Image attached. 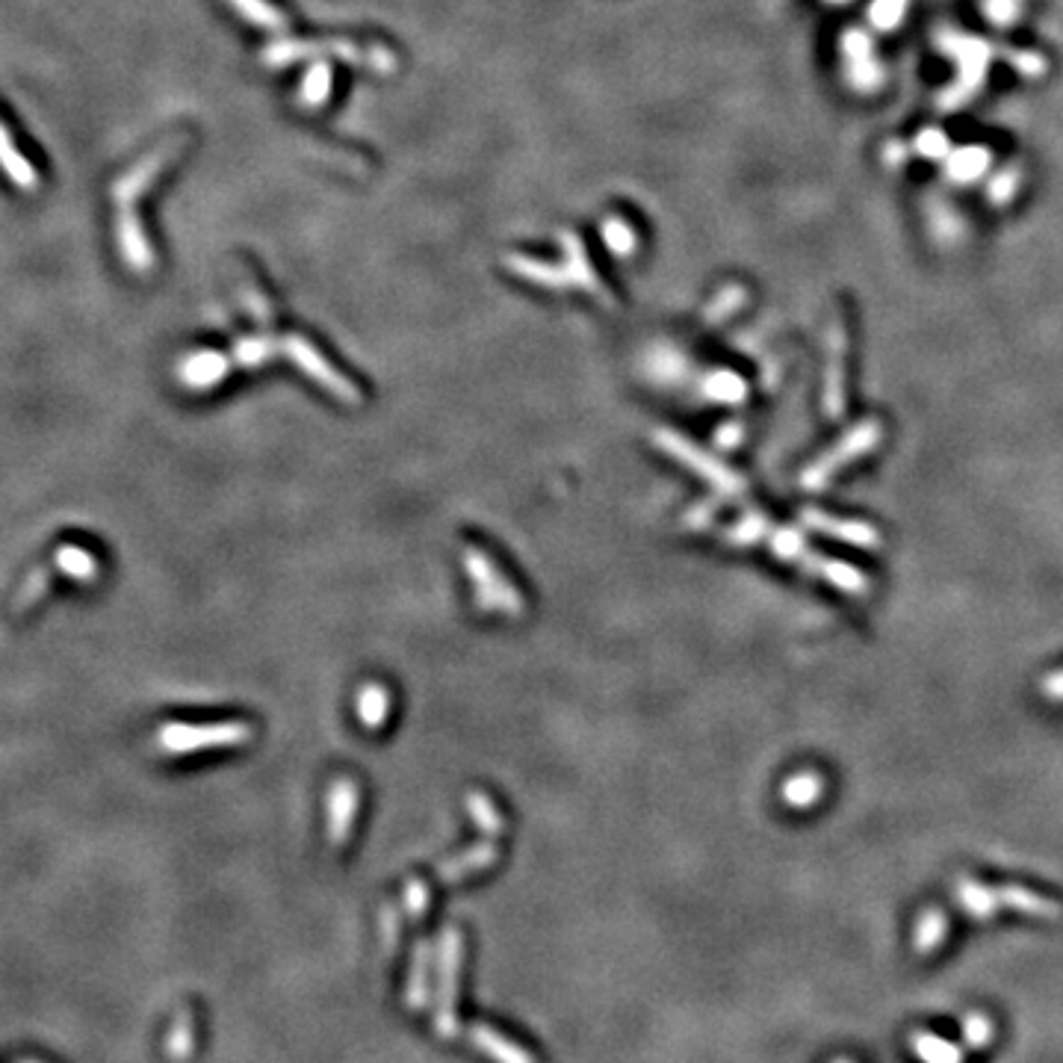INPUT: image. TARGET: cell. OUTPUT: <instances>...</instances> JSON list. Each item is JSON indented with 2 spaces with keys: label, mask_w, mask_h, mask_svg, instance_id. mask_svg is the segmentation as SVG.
I'll use <instances>...</instances> for the list:
<instances>
[{
  "label": "cell",
  "mask_w": 1063,
  "mask_h": 1063,
  "mask_svg": "<svg viewBox=\"0 0 1063 1063\" xmlns=\"http://www.w3.org/2000/svg\"><path fill=\"white\" fill-rule=\"evenodd\" d=\"M464 570L467 576L476 582V603L488 612H505L508 618H520L526 612V600L523 594L502 576V570L491 562V556L479 547H467L464 556Z\"/></svg>",
  "instance_id": "6da1fadb"
},
{
  "label": "cell",
  "mask_w": 1063,
  "mask_h": 1063,
  "mask_svg": "<svg viewBox=\"0 0 1063 1063\" xmlns=\"http://www.w3.org/2000/svg\"><path fill=\"white\" fill-rule=\"evenodd\" d=\"M0 172H3L15 187L24 189V192H36V189H39V172H36V166L15 148V139H12V133L3 127V122H0Z\"/></svg>",
  "instance_id": "ba28073f"
},
{
  "label": "cell",
  "mask_w": 1063,
  "mask_h": 1063,
  "mask_svg": "<svg viewBox=\"0 0 1063 1063\" xmlns=\"http://www.w3.org/2000/svg\"><path fill=\"white\" fill-rule=\"evenodd\" d=\"M328 810H331V836L343 839L349 830V818L358 810V786L349 777H340L328 795Z\"/></svg>",
  "instance_id": "8fae6325"
},
{
  "label": "cell",
  "mask_w": 1063,
  "mask_h": 1063,
  "mask_svg": "<svg viewBox=\"0 0 1063 1063\" xmlns=\"http://www.w3.org/2000/svg\"><path fill=\"white\" fill-rule=\"evenodd\" d=\"M957 901L966 913H972L975 919H990L999 907V898L993 889L975 883V880H960L957 883Z\"/></svg>",
  "instance_id": "9a60e30c"
},
{
  "label": "cell",
  "mask_w": 1063,
  "mask_h": 1063,
  "mask_svg": "<svg viewBox=\"0 0 1063 1063\" xmlns=\"http://www.w3.org/2000/svg\"><path fill=\"white\" fill-rule=\"evenodd\" d=\"M948 934V919L939 913V910H931L919 919V928H916V954H931L939 945V939Z\"/></svg>",
  "instance_id": "ac0fdd59"
},
{
  "label": "cell",
  "mask_w": 1063,
  "mask_h": 1063,
  "mask_svg": "<svg viewBox=\"0 0 1063 1063\" xmlns=\"http://www.w3.org/2000/svg\"><path fill=\"white\" fill-rule=\"evenodd\" d=\"M703 393L721 405H739L748 396V384L736 373H715L712 378L703 381Z\"/></svg>",
  "instance_id": "2e32d148"
},
{
  "label": "cell",
  "mask_w": 1063,
  "mask_h": 1063,
  "mask_svg": "<svg viewBox=\"0 0 1063 1063\" xmlns=\"http://www.w3.org/2000/svg\"><path fill=\"white\" fill-rule=\"evenodd\" d=\"M821 792H824V783H821V777H818L815 771L795 774V777L786 783V789H783L786 801H789L792 807H798V810H801V807H813Z\"/></svg>",
  "instance_id": "e0dca14e"
},
{
  "label": "cell",
  "mask_w": 1063,
  "mask_h": 1063,
  "mask_svg": "<svg viewBox=\"0 0 1063 1063\" xmlns=\"http://www.w3.org/2000/svg\"><path fill=\"white\" fill-rule=\"evenodd\" d=\"M804 520H807V526H813V529H818V532H827V535H833V538H839V541H851V544H857V547H877V532L872 529V526H866V523H860V520H839V517H827V514H821V511H804L801 514Z\"/></svg>",
  "instance_id": "9c48e42d"
},
{
  "label": "cell",
  "mask_w": 1063,
  "mask_h": 1063,
  "mask_svg": "<svg viewBox=\"0 0 1063 1063\" xmlns=\"http://www.w3.org/2000/svg\"><path fill=\"white\" fill-rule=\"evenodd\" d=\"M913 1052H916L919 1058H925L928 1063L963 1061V1055H960L954 1046H948L945 1040H937V1037H931V1034H913Z\"/></svg>",
  "instance_id": "d6986e66"
},
{
  "label": "cell",
  "mask_w": 1063,
  "mask_h": 1063,
  "mask_svg": "<svg viewBox=\"0 0 1063 1063\" xmlns=\"http://www.w3.org/2000/svg\"><path fill=\"white\" fill-rule=\"evenodd\" d=\"M172 151H175V148H166V145L157 148L154 154H148L145 160H139V163L127 172L125 178H119V181L113 184V198H116V204L130 207L145 189L151 187V181L163 172V166L169 163Z\"/></svg>",
  "instance_id": "8992f818"
},
{
  "label": "cell",
  "mask_w": 1063,
  "mask_h": 1063,
  "mask_svg": "<svg viewBox=\"0 0 1063 1063\" xmlns=\"http://www.w3.org/2000/svg\"><path fill=\"white\" fill-rule=\"evenodd\" d=\"M996 898L999 904H1007V907H1016L1022 913H1031V916H1049V919H1058L1063 913L1061 904L1043 898V895H1034L1028 889H1019V886H1001L996 889Z\"/></svg>",
  "instance_id": "4fadbf2b"
},
{
  "label": "cell",
  "mask_w": 1063,
  "mask_h": 1063,
  "mask_svg": "<svg viewBox=\"0 0 1063 1063\" xmlns=\"http://www.w3.org/2000/svg\"><path fill=\"white\" fill-rule=\"evenodd\" d=\"M390 715V694L381 683H367L361 697H358V718L367 730H378L384 727Z\"/></svg>",
  "instance_id": "5bb4252c"
},
{
  "label": "cell",
  "mask_w": 1063,
  "mask_h": 1063,
  "mask_svg": "<svg viewBox=\"0 0 1063 1063\" xmlns=\"http://www.w3.org/2000/svg\"><path fill=\"white\" fill-rule=\"evenodd\" d=\"M842 1063H848V1061H842Z\"/></svg>",
  "instance_id": "4316f807"
},
{
  "label": "cell",
  "mask_w": 1063,
  "mask_h": 1063,
  "mask_svg": "<svg viewBox=\"0 0 1063 1063\" xmlns=\"http://www.w3.org/2000/svg\"><path fill=\"white\" fill-rule=\"evenodd\" d=\"M251 739V727L243 721H222V724H204V727H184L172 724L160 730V745L172 753L198 751V748H228V745H243Z\"/></svg>",
  "instance_id": "3957f363"
},
{
  "label": "cell",
  "mask_w": 1063,
  "mask_h": 1063,
  "mask_svg": "<svg viewBox=\"0 0 1063 1063\" xmlns=\"http://www.w3.org/2000/svg\"><path fill=\"white\" fill-rule=\"evenodd\" d=\"M467 804H470V813L473 815H479L488 827L485 830H500V813H494V807H491V801L485 798V795H470L467 798Z\"/></svg>",
  "instance_id": "cb8c5ba5"
},
{
  "label": "cell",
  "mask_w": 1063,
  "mask_h": 1063,
  "mask_svg": "<svg viewBox=\"0 0 1063 1063\" xmlns=\"http://www.w3.org/2000/svg\"><path fill=\"white\" fill-rule=\"evenodd\" d=\"M228 358L216 355V352H201L195 358H189L187 364L181 367V376H184V384L189 387H213L219 384L225 373H228Z\"/></svg>",
  "instance_id": "7c38bea8"
},
{
  "label": "cell",
  "mask_w": 1063,
  "mask_h": 1063,
  "mask_svg": "<svg viewBox=\"0 0 1063 1063\" xmlns=\"http://www.w3.org/2000/svg\"><path fill=\"white\" fill-rule=\"evenodd\" d=\"M771 550L780 556V559H786V562H804L810 553H807V547H804V538L795 532V529H777V532H771Z\"/></svg>",
  "instance_id": "44dd1931"
},
{
  "label": "cell",
  "mask_w": 1063,
  "mask_h": 1063,
  "mask_svg": "<svg viewBox=\"0 0 1063 1063\" xmlns=\"http://www.w3.org/2000/svg\"><path fill=\"white\" fill-rule=\"evenodd\" d=\"M653 443H656L662 452H668L671 458H677L680 464L691 467L700 479H706V482H709L712 488H718L721 494H733V497H736V494L745 491V482H742L733 470H727L718 458H712L709 452L697 449L691 440L680 438L677 432L662 429V432L653 435Z\"/></svg>",
  "instance_id": "7a4b0ae2"
},
{
  "label": "cell",
  "mask_w": 1063,
  "mask_h": 1063,
  "mask_svg": "<svg viewBox=\"0 0 1063 1063\" xmlns=\"http://www.w3.org/2000/svg\"><path fill=\"white\" fill-rule=\"evenodd\" d=\"M842 358H845V334H842V328H833L830 367H827V378H824V408H827L830 417H839V414H842V399H845Z\"/></svg>",
  "instance_id": "30bf717a"
},
{
  "label": "cell",
  "mask_w": 1063,
  "mask_h": 1063,
  "mask_svg": "<svg viewBox=\"0 0 1063 1063\" xmlns=\"http://www.w3.org/2000/svg\"><path fill=\"white\" fill-rule=\"evenodd\" d=\"M1046 697L1049 700H1063V671L1046 680Z\"/></svg>",
  "instance_id": "d4e9b609"
},
{
  "label": "cell",
  "mask_w": 1063,
  "mask_h": 1063,
  "mask_svg": "<svg viewBox=\"0 0 1063 1063\" xmlns=\"http://www.w3.org/2000/svg\"><path fill=\"white\" fill-rule=\"evenodd\" d=\"M116 240H119V249L125 254L130 269H136V272H148L151 269L154 254H151L145 231H142V225H139V219H136V213L130 207H122L116 213Z\"/></svg>",
  "instance_id": "52a82bcc"
},
{
  "label": "cell",
  "mask_w": 1063,
  "mask_h": 1063,
  "mask_svg": "<svg viewBox=\"0 0 1063 1063\" xmlns=\"http://www.w3.org/2000/svg\"><path fill=\"white\" fill-rule=\"evenodd\" d=\"M739 432H742V429H739V426H736V423H730V426H724V429H721V432H718V443H721V446H724V449H730V446H733V443H736V440H739Z\"/></svg>",
  "instance_id": "484cf974"
},
{
  "label": "cell",
  "mask_w": 1063,
  "mask_h": 1063,
  "mask_svg": "<svg viewBox=\"0 0 1063 1063\" xmlns=\"http://www.w3.org/2000/svg\"><path fill=\"white\" fill-rule=\"evenodd\" d=\"M963 1037H966V1046L972 1049H984L993 1037V1022L984 1016V1013H972L963 1025Z\"/></svg>",
  "instance_id": "603a6c76"
},
{
  "label": "cell",
  "mask_w": 1063,
  "mask_h": 1063,
  "mask_svg": "<svg viewBox=\"0 0 1063 1063\" xmlns=\"http://www.w3.org/2000/svg\"><path fill=\"white\" fill-rule=\"evenodd\" d=\"M281 349H284L287 358H290L293 364H299V367L308 373V378H313L319 387H325L328 393H334V396L343 399L346 405H361L364 393L358 390V384H355L352 378L343 376L340 370H334V367L319 355V349H316L313 343L302 340V337H287V340L281 343Z\"/></svg>",
  "instance_id": "277c9868"
},
{
  "label": "cell",
  "mask_w": 1063,
  "mask_h": 1063,
  "mask_svg": "<svg viewBox=\"0 0 1063 1063\" xmlns=\"http://www.w3.org/2000/svg\"><path fill=\"white\" fill-rule=\"evenodd\" d=\"M765 532H768V520H765L762 514H748L742 523H736L733 529H727L724 538H727L733 547H748V544H756Z\"/></svg>",
  "instance_id": "7402d4cb"
},
{
  "label": "cell",
  "mask_w": 1063,
  "mask_h": 1063,
  "mask_svg": "<svg viewBox=\"0 0 1063 1063\" xmlns=\"http://www.w3.org/2000/svg\"><path fill=\"white\" fill-rule=\"evenodd\" d=\"M877 440H880V423H877V420H866V423H863V426H857L851 435H845V438L839 440V443H836L827 455H821L813 467L804 473L801 485H804V488H810V491L824 488V485L836 476V470H839V467H845V464L857 461L863 452H869V449L875 446Z\"/></svg>",
  "instance_id": "5b68a950"
},
{
  "label": "cell",
  "mask_w": 1063,
  "mask_h": 1063,
  "mask_svg": "<svg viewBox=\"0 0 1063 1063\" xmlns=\"http://www.w3.org/2000/svg\"><path fill=\"white\" fill-rule=\"evenodd\" d=\"M275 343L269 340V337H251V340H243L240 346H237V352H234V364H240V367H260V364H266L272 355H275Z\"/></svg>",
  "instance_id": "ffe728a7"
}]
</instances>
